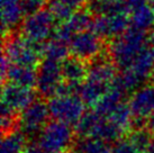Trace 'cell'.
I'll return each mask as SVG.
<instances>
[{"label": "cell", "mask_w": 154, "mask_h": 153, "mask_svg": "<svg viewBox=\"0 0 154 153\" xmlns=\"http://www.w3.org/2000/svg\"><path fill=\"white\" fill-rule=\"evenodd\" d=\"M47 9L53 15V17L55 18V20L60 21L61 24L65 23L74 13L72 7L63 2L62 0H48Z\"/></svg>", "instance_id": "83f0119b"}, {"label": "cell", "mask_w": 154, "mask_h": 153, "mask_svg": "<svg viewBox=\"0 0 154 153\" xmlns=\"http://www.w3.org/2000/svg\"><path fill=\"white\" fill-rule=\"evenodd\" d=\"M103 41L92 30H86L74 35L69 43L70 52L74 58L82 61L96 60L103 51Z\"/></svg>", "instance_id": "ba28073f"}, {"label": "cell", "mask_w": 154, "mask_h": 153, "mask_svg": "<svg viewBox=\"0 0 154 153\" xmlns=\"http://www.w3.org/2000/svg\"><path fill=\"white\" fill-rule=\"evenodd\" d=\"M150 43H151V48H152V51L154 53V30L152 32V34L150 36Z\"/></svg>", "instance_id": "e575fe53"}, {"label": "cell", "mask_w": 154, "mask_h": 153, "mask_svg": "<svg viewBox=\"0 0 154 153\" xmlns=\"http://www.w3.org/2000/svg\"><path fill=\"white\" fill-rule=\"evenodd\" d=\"M24 153H45L38 144H29Z\"/></svg>", "instance_id": "1f68e13d"}, {"label": "cell", "mask_w": 154, "mask_h": 153, "mask_svg": "<svg viewBox=\"0 0 154 153\" xmlns=\"http://www.w3.org/2000/svg\"><path fill=\"white\" fill-rule=\"evenodd\" d=\"M124 96L125 94L122 90L111 85L105 96L94 105V111H96L99 116H101L103 118H108L109 115L124 101L123 100Z\"/></svg>", "instance_id": "2e32d148"}, {"label": "cell", "mask_w": 154, "mask_h": 153, "mask_svg": "<svg viewBox=\"0 0 154 153\" xmlns=\"http://www.w3.org/2000/svg\"><path fill=\"white\" fill-rule=\"evenodd\" d=\"M146 127L150 130L151 132L154 134V114L151 116L150 118L147 119V123H146Z\"/></svg>", "instance_id": "836d02e7"}, {"label": "cell", "mask_w": 154, "mask_h": 153, "mask_svg": "<svg viewBox=\"0 0 154 153\" xmlns=\"http://www.w3.org/2000/svg\"><path fill=\"white\" fill-rule=\"evenodd\" d=\"M50 115L53 120L75 126L86 114V104L77 95L55 96L48 100Z\"/></svg>", "instance_id": "5b68a950"}, {"label": "cell", "mask_w": 154, "mask_h": 153, "mask_svg": "<svg viewBox=\"0 0 154 153\" xmlns=\"http://www.w3.org/2000/svg\"><path fill=\"white\" fill-rule=\"evenodd\" d=\"M48 2V0H23L22 7L24 15L28 16L39 10L44 9V6Z\"/></svg>", "instance_id": "f1b7e54d"}, {"label": "cell", "mask_w": 154, "mask_h": 153, "mask_svg": "<svg viewBox=\"0 0 154 153\" xmlns=\"http://www.w3.org/2000/svg\"><path fill=\"white\" fill-rule=\"evenodd\" d=\"M131 25L128 14H115L107 16H96L91 30L100 38L119 37L128 30Z\"/></svg>", "instance_id": "9c48e42d"}, {"label": "cell", "mask_w": 154, "mask_h": 153, "mask_svg": "<svg viewBox=\"0 0 154 153\" xmlns=\"http://www.w3.org/2000/svg\"><path fill=\"white\" fill-rule=\"evenodd\" d=\"M126 137L142 153H147L154 146V134L147 127L132 130Z\"/></svg>", "instance_id": "cb8c5ba5"}, {"label": "cell", "mask_w": 154, "mask_h": 153, "mask_svg": "<svg viewBox=\"0 0 154 153\" xmlns=\"http://www.w3.org/2000/svg\"><path fill=\"white\" fill-rule=\"evenodd\" d=\"M129 70L135 73L142 81L151 78L154 72V53L152 48L149 46L144 48L137 55Z\"/></svg>", "instance_id": "ac0fdd59"}, {"label": "cell", "mask_w": 154, "mask_h": 153, "mask_svg": "<svg viewBox=\"0 0 154 153\" xmlns=\"http://www.w3.org/2000/svg\"><path fill=\"white\" fill-rule=\"evenodd\" d=\"M147 153H154V146H153V148H152V149H151Z\"/></svg>", "instance_id": "74e56055"}, {"label": "cell", "mask_w": 154, "mask_h": 153, "mask_svg": "<svg viewBox=\"0 0 154 153\" xmlns=\"http://www.w3.org/2000/svg\"><path fill=\"white\" fill-rule=\"evenodd\" d=\"M63 2H65V4H68L69 6H71L73 9L78 8V7H80L82 4H83V1L85 0H62Z\"/></svg>", "instance_id": "d6a6232c"}, {"label": "cell", "mask_w": 154, "mask_h": 153, "mask_svg": "<svg viewBox=\"0 0 154 153\" xmlns=\"http://www.w3.org/2000/svg\"><path fill=\"white\" fill-rule=\"evenodd\" d=\"M48 104L44 99H36L20 113V128L26 136L41 133L50 123Z\"/></svg>", "instance_id": "52a82bcc"}, {"label": "cell", "mask_w": 154, "mask_h": 153, "mask_svg": "<svg viewBox=\"0 0 154 153\" xmlns=\"http://www.w3.org/2000/svg\"><path fill=\"white\" fill-rule=\"evenodd\" d=\"M151 79H152V85L154 86V72H153V74H152V76H151Z\"/></svg>", "instance_id": "8d00e7d4"}, {"label": "cell", "mask_w": 154, "mask_h": 153, "mask_svg": "<svg viewBox=\"0 0 154 153\" xmlns=\"http://www.w3.org/2000/svg\"><path fill=\"white\" fill-rule=\"evenodd\" d=\"M23 0H1V19L2 30L8 33L20 23L24 11L22 7Z\"/></svg>", "instance_id": "9a60e30c"}, {"label": "cell", "mask_w": 154, "mask_h": 153, "mask_svg": "<svg viewBox=\"0 0 154 153\" xmlns=\"http://www.w3.org/2000/svg\"><path fill=\"white\" fill-rule=\"evenodd\" d=\"M131 27L145 33L154 26V10L150 5L144 4L131 11Z\"/></svg>", "instance_id": "d6986e66"}, {"label": "cell", "mask_w": 154, "mask_h": 153, "mask_svg": "<svg viewBox=\"0 0 154 153\" xmlns=\"http://www.w3.org/2000/svg\"><path fill=\"white\" fill-rule=\"evenodd\" d=\"M147 37L144 32L129 27L119 37L112 39L108 52L116 68L127 70L132 67L137 55L147 47Z\"/></svg>", "instance_id": "6da1fadb"}, {"label": "cell", "mask_w": 154, "mask_h": 153, "mask_svg": "<svg viewBox=\"0 0 154 153\" xmlns=\"http://www.w3.org/2000/svg\"><path fill=\"white\" fill-rule=\"evenodd\" d=\"M75 141V132L71 125L50 120L39 133L37 144L45 153H63L72 149Z\"/></svg>", "instance_id": "3957f363"}, {"label": "cell", "mask_w": 154, "mask_h": 153, "mask_svg": "<svg viewBox=\"0 0 154 153\" xmlns=\"http://www.w3.org/2000/svg\"><path fill=\"white\" fill-rule=\"evenodd\" d=\"M117 68L112 62H109L106 59L97 58L88 68V74L86 80L96 81L99 83L111 86L117 76Z\"/></svg>", "instance_id": "7c38bea8"}, {"label": "cell", "mask_w": 154, "mask_h": 153, "mask_svg": "<svg viewBox=\"0 0 154 153\" xmlns=\"http://www.w3.org/2000/svg\"><path fill=\"white\" fill-rule=\"evenodd\" d=\"M112 153H142L128 141L127 137H123L111 146Z\"/></svg>", "instance_id": "f546056e"}, {"label": "cell", "mask_w": 154, "mask_h": 153, "mask_svg": "<svg viewBox=\"0 0 154 153\" xmlns=\"http://www.w3.org/2000/svg\"><path fill=\"white\" fill-rule=\"evenodd\" d=\"M36 80H37V71H35L34 68L10 64L7 71L5 83L7 81L8 83L33 89L34 87H36Z\"/></svg>", "instance_id": "4fadbf2b"}, {"label": "cell", "mask_w": 154, "mask_h": 153, "mask_svg": "<svg viewBox=\"0 0 154 153\" xmlns=\"http://www.w3.org/2000/svg\"><path fill=\"white\" fill-rule=\"evenodd\" d=\"M27 146V136L19 130L2 136L1 153H24Z\"/></svg>", "instance_id": "d4e9b609"}, {"label": "cell", "mask_w": 154, "mask_h": 153, "mask_svg": "<svg viewBox=\"0 0 154 153\" xmlns=\"http://www.w3.org/2000/svg\"><path fill=\"white\" fill-rule=\"evenodd\" d=\"M107 119L110 120L111 123L116 125L122 132L127 135L132 131L133 119H134L128 102H122L119 106L109 115V117Z\"/></svg>", "instance_id": "7402d4cb"}, {"label": "cell", "mask_w": 154, "mask_h": 153, "mask_svg": "<svg viewBox=\"0 0 154 153\" xmlns=\"http://www.w3.org/2000/svg\"><path fill=\"white\" fill-rule=\"evenodd\" d=\"M88 74V67L85 61L77 58H68L62 62V76L63 80L70 85L80 86L86 80Z\"/></svg>", "instance_id": "5bb4252c"}, {"label": "cell", "mask_w": 154, "mask_h": 153, "mask_svg": "<svg viewBox=\"0 0 154 153\" xmlns=\"http://www.w3.org/2000/svg\"><path fill=\"white\" fill-rule=\"evenodd\" d=\"M20 127V114L1 106V134L2 136L18 131Z\"/></svg>", "instance_id": "4316f807"}, {"label": "cell", "mask_w": 154, "mask_h": 153, "mask_svg": "<svg viewBox=\"0 0 154 153\" xmlns=\"http://www.w3.org/2000/svg\"><path fill=\"white\" fill-rule=\"evenodd\" d=\"M110 88V86L99 83L96 81L85 80L79 88L78 96L87 106L94 107V105L105 96V94Z\"/></svg>", "instance_id": "e0dca14e"}, {"label": "cell", "mask_w": 154, "mask_h": 153, "mask_svg": "<svg viewBox=\"0 0 154 153\" xmlns=\"http://www.w3.org/2000/svg\"><path fill=\"white\" fill-rule=\"evenodd\" d=\"M125 4V6L129 9V11L134 10L135 8L140 7L142 5L145 4V0H122Z\"/></svg>", "instance_id": "4dcf8cb0"}, {"label": "cell", "mask_w": 154, "mask_h": 153, "mask_svg": "<svg viewBox=\"0 0 154 153\" xmlns=\"http://www.w3.org/2000/svg\"><path fill=\"white\" fill-rule=\"evenodd\" d=\"M103 117L99 116L96 111H86V114L81 117L74 126V132L78 140H85V139H91L94 135L98 124L101 122Z\"/></svg>", "instance_id": "44dd1931"}, {"label": "cell", "mask_w": 154, "mask_h": 153, "mask_svg": "<svg viewBox=\"0 0 154 153\" xmlns=\"http://www.w3.org/2000/svg\"><path fill=\"white\" fill-rule=\"evenodd\" d=\"M69 52H70L69 44L55 38H51L50 41L44 43L42 46V55L45 59L57 61L61 63L68 59Z\"/></svg>", "instance_id": "603a6c76"}, {"label": "cell", "mask_w": 154, "mask_h": 153, "mask_svg": "<svg viewBox=\"0 0 154 153\" xmlns=\"http://www.w3.org/2000/svg\"><path fill=\"white\" fill-rule=\"evenodd\" d=\"M152 7V9L154 10V0H150V4H149Z\"/></svg>", "instance_id": "d590c367"}, {"label": "cell", "mask_w": 154, "mask_h": 153, "mask_svg": "<svg viewBox=\"0 0 154 153\" xmlns=\"http://www.w3.org/2000/svg\"><path fill=\"white\" fill-rule=\"evenodd\" d=\"M55 18L48 9H42L37 13L28 15L22 21V35L30 42L43 45L54 34Z\"/></svg>", "instance_id": "277c9868"}, {"label": "cell", "mask_w": 154, "mask_h": 153, "mask_svg": "<svg viewBox=\"0 0 154 153\" xmlns=\"http://www.w3.org/2000/svg\"><path fill=\"white\" fill-rule=\"evenodd\" d=\"M35 96L36 92L30 88H24L7 82L2 85L1 106L7 107L9 109L20 114L32 102L36 100Z\"/></svg>", "instance_id": "30bf717a"}, {"label": "cell", "mask_w": 154, "mask_h": 153, "mask_svg": "<svg viewBox=\"0 0 154 153\" xmlns=\"http://www.w3.org/2000/svg\"><path fill=\"white\" fill-rule=\"evenodd\" d=\"M89 11L96 16H107L115 14H128L129 9L122 0H96L90 1Z\"/></svg>", "instance_id": "ffe728a7"}, {"label": "cell", "mask_w": 154, "mask_h": 153, "mask_svg": "<svg viewBox=\"0 0 154 153\" xmlns=\"http://www.w3.org/2000/svg\"><path fill=\"white\" fill-rule=\"evenodd\" d=\"M42 46L30 42L23 35H10L5 39L2 55L7 58L10 64L35 68L41 63Z\"/></svg>", "instance_id": "7a4b0ae2"}, {"label": "cell", "mask_w": 154, "mask_h": 153, "mask_svg": "<svg viewBox=\"0 0 154 153\" xmlns=\"http://www.w3.org/2000/svg\"><path fill=\"white\" fill-rule=\"evenodd\" d=\"M128 105L134 118L147 122L154 114V86H142L134 91L129 98Z\"/></svg>", "instance_id": "8fae6325"}, {"label": "cell", "mask_w": 154, "mask_h": 153, "mask_svg": "<svg viewBox=\"0 0 154 153\" xmlns=\"http://www.w3.org/2000/svg\"><path fill=\"white\" fill-rule=\"evenodd\" d=\"M71 150L73 153H112L107 143L96 139H77Z\"/></svg>", "instance_id": "484cf974"}, {"label": "cell", "mask_w": 154, "mask_h": 153, "mask_svg": "<svg viewBox=\"0 0 154 153\" xmlns=\"http://www.w3.org/2000/svg\"><path fill=\"white\" fill-rule=\"evenodd\" d=\"M37 80H36V91L41 98L55 97L57 90L63 82L62 76V63L53 60L44 59L37 67Z\"/></svg>", "instance_id": "8992f818"}]
</instances>
